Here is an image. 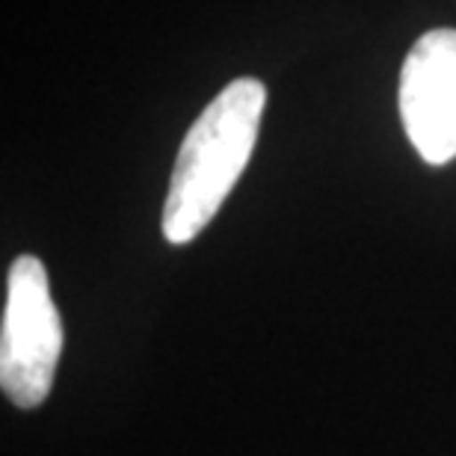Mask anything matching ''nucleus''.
<instances>
[{"mask_svg":"<svg viewBox=\"0 0 456 456\" xmlns=\"http://www.w3.org/2000/svg\"><path fill=\"white\" fill-rule=\"evenodd\" d=\"M62 353V323L51 299L45 264L21 255L9 267L6 308L0 326V388L21 409H36L51 395Z\"/></svg>","mask_w":456,"mask_h":456,"instance_id":"nucleus-2","label":"nucleus"},{"mask_svg":"<svg viewBox=\"0 0 456 456\" xmlns=\"http://www.w3.org/2000/svg\"><path fill=\"white\" fill-rule=\"evenodd\" d=\"M267 86L255 77L232 80L187 131L163 202V237L190 243L208 228L255 151Z\"/></svg>","mask_w":456,"mask_h":456,"instance_id":"nucleus-1","label":"nucleus"},{"mask_svg":"<svg viewBox=\"0 0 456 456\" xmlns=\"http://www.w3.org/2000/svg\"><path fill=\"white\" fill-rule=\"evenodd\" d=\"M400 118L409 142L430 163L456 158V30L439 27L412 45L400 69Z\"/></svg>","mask_w":456,"mask_h":456,"instance_id":"nucleus-3","label":"nucleus"}]
</instances>
